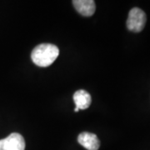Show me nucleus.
Instances as JSON below:
<instances>
[{"mask_svg":"<svg viewBox=\"0 0 150 150\" xmlns=\"http://www.w3.org/2000/svg\"><path fill=\"white\" fill-rule=\"evenodd\" d=\"M73 4L78 13L83 16L90 17L95 13L96 5L93 0H74Z\"/></svg>","mask_w":150,"mask_h":150,"instance_id":"nucleus-5","label":"nucleus"},{"mask_svg":"<svg viewBox=\"0 0 150 150\" xmlns=\"http://www.w3.org/2000/svg\"><path fill=\"white\" fill-rule=\"evenodd\" d=\"M147 21L146 13L139 8H134L129 11L127 19V28L134 33L141 32L145 27Z\"/></svg>","mask_w":150,"mask_h":150,"instance_id":"nucleus-2","label":"nucleus"},{"mask_svg":"<svg viewBox=\"0 0 150 150\" xmlns=\"http://www.w3.org/2000/svg\"><path fill=\"white\" fill-rule=\"evenodd\" d=\"M78 142L88 150H98L100 147V141L97 135L88 132H83L79 134Z\"/></svg>","mask_w":150,"mask_h":150,"instance_id":"nucleus-4","label":"nucleus"},{"mask_svg":"<svg viewBox=\"0 0 150 150\" xmlns=\"http://www.w3.org/2000/svg\"><path fill=\"white\" fill-rule=\"evenodd\" d=\"M25 141L21 134L13 133L0 140V150H24Z\"/></svg>","mask_w":150,"mask_h":150,"instance_id":"nucleus-3","label":"nucleus"},{"mask_svg":"<svg viewBox=\"0 0 150 150\" xmlns=\"http://www.w3.org/2000/svg\"><path fill=\"white\" fill-rule=\"evenodd\" d=\"M59 54V48L52 43H42L32 51L31 59L33 64L39 67L50 66Z\"/></svg>","mask_w":150,"mask_h":150,"instance_id":"nucleus-1","label":"nucleus"},{"mask_svg":"<svg viewBox=\"0 0 150 150\" xmlns=\"http://www.w3.org/2000/svg\"><path fill=\"white\" fill-rule=\"evenodd\" d=\"M74 101L77 109L79 110H84L88 108L92 102V98L90 94L83 89L78 90L74 94Z\"/></svg>","mask_w":150,"mask_h":150,"instance_id":"nucleus-6","label":"nucleus"}]
</instances>
